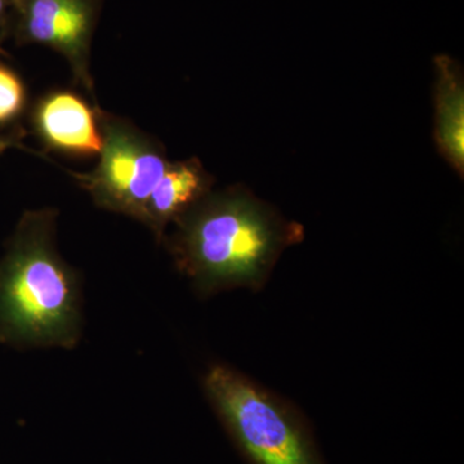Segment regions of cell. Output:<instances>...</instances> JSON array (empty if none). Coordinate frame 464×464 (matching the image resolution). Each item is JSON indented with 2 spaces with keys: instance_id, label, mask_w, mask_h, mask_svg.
<instances>
[{
  "instance_id": "10",
  "label": "cell",
  "mask_w": 464,
  "mask_h": 464,
  "mask_svg": "<svg viewBox=\"0 0 464 464\" xmlns=\"http://www.w3.org/2000/svg\"><path fill=\"white\" fill-rule=\"evenodd\" d=\"M9 24H11V0H0V43L9 35Z\"/></svg>"
},
{
  "instance_id": "3",
  "label": "cell",
  "mask_w": 464,
  "mask_h": 464,
  "mask_svg": "<svg viewBox=\"0 0 464 464\" xmlns=\"http://www.w3.org/2000/svg\"><path fill=\"white\" fill-rule=\"evenodd\" d=\"M204 390L249 464H325L304 415L246 375L210 366Z\"/></svg>"
},
{
  "instance_id": "8",
  "label": "cell",
  "mask_w": 464,
  "mask_h": 464,
  "mask_svg": "<svg viewBox=\"0 0 464 464\" xmlns=\"http://www.w3.org/2000/svg\"><path fill=\"white\" fill-rule=\"evenodd\" d=\"M435 139L439 154L463 179L464 75L462 66L449 56L435 58Z\"/></svg>"
},
{
  "instance_id": "7",
  "label": "cell",
  "mask_w": 464,
  "mask_h": 464,
  "mask_svg": "<svg viewBox=\"0 0 464 464\" xmlns=\"http://www.w3.org/2000/svg\"><path fill=\"white\" fill-rule=\"evenodd\" d=\"M213 182L215 179L199 159L169 161L166 172L146 200L140 221L154 232L159 241L163 240L167 226L207 197Z\"/></svg>"
},
{
  "instance_id": "4",
  "label": "cell",
  "mask_w": 464,
  "mask_h": 464,
  "mask_svg": "<svg viewBox=\"0 0 464 464\" xmlns=\"http://www.w3.org/2000/svg\"><path fill=\"white\" fill-rule=\"evenodd\" d=\"M102 150L96 169L72 173L101 208L141 218L143 206L166 172L164 150L123 119L97 109Z\"/></svg>"
},
{
  "instance_id": "11",
  "label": "cell",
  "mask_w": 464,
  "mask_h": 464,
  "mask_svg": "<svg viewBox=\"0 0 464 464\" xmlns=\"http://www.w3.org/2000/svg\"><path fill=\"white\" fill-rule=\"evenodd\" d=\"M24 134L25 132L23 130H14L7 134H0V154L8 149L23 148L21 140H23Z\"/></svg>"
},
{
  "instance_id": "5",
  "label": "cell",
  "mask_w": 464,
  "mask_h": 464,
  "mask_svg": "<svg viewBox=\"0 0 464 464\" xmlns=\"http://www.w3.org/2000/svg\"><path fill=\"white\" fill-rule=\"evenodd\" d=\"M97 14V0H11L9 35L20 45L42 44L60 52L76 83L94 99L90 54Z\"/></svg>"
},
{
  "instance_id": "1",
  "label": "cell",
  "mask_w": 464,
  "mask_h": 464,
  "mask_svg": "<svg viewBox=\"0 0 464 464\" xmlns=\"http://www.w3.org/2000/svg\"><path fill=\"white\" fill-rule=\"evenodd\" d=\"M173 224L168 246L201 297L264 288L277 259L304 239V226L240 185L209 192Z\"/></svg>"
},
{
  "instance_id": "12",
  "label": "cell",
  "mask_w": 464,
  "mask_h": 464,
  "mask_svg": "<svg viewBox=\"0 0 464 464\" xmlns=\"http://www.w3.org/2000/svg\"><path fill=\"white\" fill-rule=\"evenodd\" d=\"M2 53H3V52H0V54H2Z\"/></svg>"
},
{
  "instance_id": "9",
  "label": "cell",
  "mask_w": 464,
  "mask_h": 464,
  "mask_svg": "<svg viewBox=\"0 0 464 464\" xmlns=\"http://www.w3.org/2000/svg\"><path fill=\"white\" fill-rule=\"evenodd\" d=\"M26 102V88L20 76L0 63V125L16 121L25 110Z\"/></svg>"
},
{
  "instance_id": "6",
  "label": "cell",
  "mask_w": 464,
  "mask_h": 464,
  "mask_svg": "<svg viewBox=\"0 0 464 464\" xmlns=\"http://www.w3.org/2000/svg\"><path fill=\"white\" fill-rule=\"evenodd\" d=\"M97 109L75 92L53 91L36 101L30 123L47 148L72 157H96L103 145Z\"/></svg>"
},
{
  "instance_id": "2",
  "label": "cell",
  "mask_w": 464,
  "mask_h": 464,
  "mask_svg": "<svg viewBox=\"0 0 464 464\" xmlns=\"http://www.w3.org/2000/svg\"><path fill=\"white\" fill-rule=\"evenodd\" d=\"M56 218L53 209L25 213L0 261L3 341L70 350L81 340V286L58 255Z\"/></svg>"
}]
</instances>
